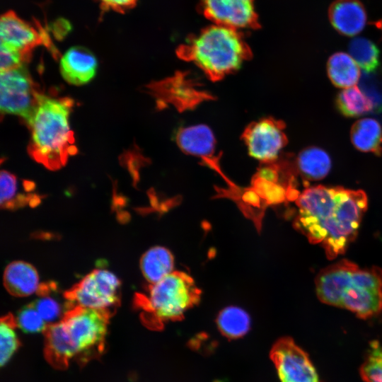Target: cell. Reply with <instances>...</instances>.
Instances as JSON below:
<instances>
[{
  "mask_svg": "<svg viewBox=\"0 0 382 382\" xmlns=\"http://www.w3.org/2000/svg\"><path fill=\"white\" fill-rule=\"evenodd\" d=\"M296 204V228L332 260L345 253L355 239L368 199L361 190L316 185L305 189Z\"/></svg>",
  "mask_w": 382,
  "mask_h": 382,
  "instance_id": "obj_1",
  "label": "cell"
},
{
  "mask_svg": "<svg viewBox=\"0 0 382 382\" xmlns=\"http://www.w3.org/2000/svg\"><path fill=\"white\" fill-rule=\"evenodd\" d=\"M316 291L323 303L347 309L358 318L382 317V270L342 260L321 270Z\"/></svg>",
  "mask_w": 382,
  "mask_h": 382,
  "instance_id": "obj_2",
  "label": "cell"
},
{
  "mask_svg": "<svg viewBox=\"0 0 382 382\" xmlns=\"http://www.w3.org/2000/svg\"><path fill=\"white\" fill-rule=\"evenodd\" d=\"M74 100L52 98L41 93L33 115L27 124L31 137L28 151L37 163L50 170L64 166L77 153L69 116Z\"/></svg>",
  "mask_w": 382,
  "mask_h": 382,
  "instance_id": "obj_3",
  "label": "cell"
},
{
  "mask_svg": "<svg viewBox=\"0 0 382 382\" xmlns=\"http://www.w3.org/2000/svg\"><path fill=\"white\" fill-rule=\"evenodd\" d=\"M177 53L212 80L237 70L251 55L250 47L237 30L219 25L202 30L182 45Z\"/></svg>",
  "mask_w": 382,
  "mask_h": 382,
  "instance_id": "obj_4",
  "label": "cell"
},
{
  "mask_svg": "<svg viewBox=\"0 0 382 382\" xmlns=\"http://www.w3.org/2000/svg\"><path fill=\"white\" fill-rule=\"evenodd\" d=\"M201 291L193 278L181 271H173L156 284H151L146 296L139 304L147 322L158 327L180 320L199 301Z\"/></svg>",
  "mask_w": 382,
  "mask_h": 382,
  "instance_id": "obj_5",
  "label": "cell"
},
{
  "mask_svg": "<svg viewBox=\"0 0 382 382\" xmlns=\"http://www.w3.org/2000/svg\"><path fill=\"white\" fill-rule=\"evenodd\" d=\"M67 311L80 307L111 312L120 303V281L112 272L96 269L64 293Z\"/></svg>",
  "mask_w": 382,
  "mask_h": 382,
  "instance_id": "obj_6",
  "label": "cell"
},
{
  "mask_svg": "<svg viewBox=\"0 0 382 382\" xmlns=\"http://www.w3.org/2000/svg\"><path fill=\"white\" fill-rule=\"evenodd\" d=\"M110 313L76 307L66 312L62 320L77 358L85 359L102 351Z\"/></svg>",
  "mask_w": 382,
  "mask_h": 382,
  "instance_id": "obj_7",
  "label": "cell"
},
{
  "mask_svg": "<svg viewBox=\"0 0 382 382\" xmlns=\"http://www.w3.org/2000/svg\"><path fill=\"white\" fill-rule=\"evenodd\" d=\"M39 93L24 65L1 72L0 109L2 115L19 116L28 124L36 108Z\"/></svg>",
  "mask_w": 382,
  "mask_h": 382,
  "instance_id": "obj_8",
  "label": "cell"
},
{
  "mask_svg": "<svg viewBox=\"0 0 382 382\" xmlns=\"http://www.w3.org/2000/svg\"><path fill=\"white\" fill-rule=\"evenodd\" d=\"M270 357L280 382H320L308 354L291 338L278 340Z\"/></svg>",
  "mask_w": 382,
  "mask_h": 382,
  "instance_id": "obj_9",
  "label": "cell"
},
{
  "mask_svg": "<svg viewBox=\"0 0 382 382\" xmlns=\"http://www.w3.org/2000/svg\"><path fill=\"white\" fill-rule=\"evenodd\" d=\"M284 123L272 118L250 124L243 132V141L249 155L258 161L271 163L287 144Z\"/></svg>",
  "mask_w": 382,
  "mask_h": 382,
  "instance_id": "obj_10",
  "label": "cell"
},
{
  "mask_svg": "<svg viewBox=\"0 0 382 382\" xmlns=\"http://www.w3.org/2000/svg\"><path fill=\"white\" fill-rule=\"evenodd\" d=\"M1 43L17 50L30 57L33 50L41 45L56 53L47 30L40 25L30 23L13 11L2 14L0 19Z\"/></svg>",
  "mask_w": 382,
  "mask_h": 382,
  "instance_id": "obj_11",
  "label": "cell"
},
{
  "mask_svg": "<svg viewBox=\"0 0 382 382\" xmlns=\"http://www.w3.org/2000/svg\"><path fill=\"white\" fill-rule=\"evenodd\" d=\"M202 9L215 25L236 30L260 27L254 0H202Z\"/></svg>",
  "mask_w": 382,
  "mask_h": 382,
  "instance_id": "obj_12",
  "label": "cell"
},
{
  "mask_svg": "<svg viewBox=\"0 0 382 382\" xmlns=\"http://www.w3.org/2000/svg\"><path fill=\"white\" fill-rule=\"evenodd\" d=\"M97 59L88 49L76 46L69 49L60 60V71L68 83L80 86L89 82L96 75Z\"/></svg>",
  "mask_w": 382,
  "mask_h": 382,
  "instance_id": "obj_13",
  "label": "cell"
},
{
  "mask_svg": "<svg viewBox=\"0 0 382 382\" xmlns=\"http://www.w3.org/2000/svg\"><path fill=\"white\" fill-rule=\"evenodd\" d=\"M328 17L332 27L349 37L359 34L365 27L366 12L359 0H336L330 6Z\"/></svg>",
  "mask_w": 382,
  "mask_h": 382,
  "instance_id": "obj_14",
  "label": "cell"
},
{
  "mask_svg": "<svg viewBox=\"0 0 382 382\" xmlns=\"http://www.w3.org/2000/svg\"><path fill=\"white\" fill-rule=\"evenodd\" d=\"M180 149L187 154L204 159L211 158L215 153L216 140L211 129L204 125L180 128L175 135Z\"/></svg>",
  "mask_w": 382,
  "mask_h": 382,
  "instance_id": "obj_15",
  "label": "cell"
},
{
  "mask_svg": "<svg viewBox=\"0 0 382 382\" xmlns=\"http://www.w3.org/2000/svg\"><path fill=\"white\" fill-rule=\"evenodd\" d=\"M4 284L13 296L24 297L37 293L40 284L35 268L23 261L11 262L4 273Z\"/></svg>",
  "mask_w": 382,
  "mask_h": 382,
  "instance_id": "obj_16",
  "label": "cell"
},
{
  "mask_svg": "<svg viewBox=\"0 0 382 382\" xmlns=\"http://www.w3.org/2000/svg\"><path fill=\"white\" fill-rule=\"evenodd\" d=\"M45 332L46 357L52 364L62 367L77 358L62 320L49 325Z\"/></svg>",
  "mask_w": 382,
  "mask_h": 382,
  "instance_id": "obj_17",
  "label": "cell"
},
{
  "mask_svg": "<svg viewBox=\"0 0 382 382\" xmlns=\"http://www.w3.org/2000/svg\"><path fill=\"white\" fill-rule=\"evenodd\" d=\"M140 267L146 281L154 284L174 271V257L166 248L154 246L142 255Z\"/></svg>",
  "mask_w": 382,
  "mask_h": 382,
  "instance_id": "obj_18",
  "label": "cell"
},
{
  "mask_svg": "<svg viewBox=\"0 0 382 382\" xmlns=\"http://www.w3.org/2000/svg\"><path fill=\"white\" fill-rule=\"evenodd\" d=\"M350 136L357 149L377 156L381 154L382 128L375 119L363 118L357 121L352 127Z\"/></svg>",
  "mask_w": 382,
  "mask_h": 382,
  "instance_id": "obj_19",
  "label": "cell"
},
{
  "mask_svg": "<svg viewBox=\"0 0 382 382\" xmlns=\"http://www.w3.org/2000/svg\"><path fill=\"white\" fill-rule=\"evenodd\" d=\"M327 71L330 80L338 88L354 86L360 80L359 66L345 52H337L330 57Z\"/></svg>",
  "mask_w": 382,
  "mask_h": 382,
  "instance_id": "obj_20",
  "label": "cell"
},
{
  "mask_svg": "<svg viewBox=\"0 0 382 382\" xmlns=\"http://www.w3.org/2000/svg\"><path fill=\"white\" fill-rule=\"evenodd\" d=\"M296 166L304 179L319 180L324 178L330 172L331 160L323 149L309 146L299 153L296 158Z\"/></svg>",
  "mask_w": 382,
  "mask_h": 382,
  "instance_id": "obj_21",
  "label": "cell"
},
{
  "mask_svg": "<svg viewBox=\"0 0 382 382\" xmlns=\"http://www.w3.org/2000/svg\"><path fill=\"white\" fill-rule=\"evenodd\" d=\"M216 324L223 335L236 339L248 332L250 326V318L243 308L231 306L220 311L216 318Z\"/></svg>",
  "mask_w": 382,
  "mask_h": 382,
  "instance_id": "obj_22",
  "label": "cell"
},
{
  "mask_svg": "<svg viewBox=\"0 0 382 382\" xmlns=\"http://www.w3.org/2000/svg\"><path fill=\"white\" fill-rule=\"evenodd\" d=\"M335 104L345 117H357L373 111L371 101L357 86L345 88L337 96Z\"/></svg>",
  "mask_w": 382,
  "mask_h": 382,
  "instance_id": "obj_23",
  "label": "cell"
},
{
  "mask_svg": "<svg viewBox=\"0 0 382 382\" xmlns=\"http://www.w3.org/2000/svg\"><path fill=\"white\" fill-rule=\"evenodd\" d=\"M348 51L364 73L375 72L379 65V50L373 42L364 37L353 38Z\"/></svg>",
  "mask_w": 382,
  "mask_h": 382,
  "instance_id": "obj_24",
  "label": "cell"
},
{
  "mask_svg": "<svg viewBox=\"0 0 382 382\" xmlns=\"http://www.w3.org/2000/svg\"><path fill=\"white\" fill-rule=\"evenodd\" d=\"M55 286L40 285L37 294L40 296L32 304L40 314L42 318L47 324H53L61 317L63 318V308L59 301L49 295L53 291Z\"/></svg>",
  "mask_w": 382,
  "mask_h": 382,
  "instance_id": "obj_25",
  "label": "cell"
},
{
  "mask_svg": "<svg viewBox=\"0 0 382 382\" xmlns=\"http://www.w3.org/2000/svg\"><path fill=\"white\" fill-rule=\"evenodd\" d=\"M15 318L6 316L1 318L0 324V364L6 365L18 348L19 341L16 331Z\"/></svg>",
  "mask_w": 382,
  "mask_h": 382,
  "instance_id": "obj_26",
  "label": "cell"
},
{
  "mask_svg": "<svg viewBox=\"0 0 382 382\" xmlns=\"http://www.w3.org/2000/svg\"><path fill=\"white\" fill-rule=\"evenodd\" d=\"M364 382H382V344L374 340L369 343L364 361L360 368Z\"/></svg>",
  "mask_w": 382,
  "mask_h": 382,
  "instance_id": "obj_27",
  "label": "cell"
},
{
  "mask_svg": "<svg viewBox=\"0 0 382 382\" xmlns=\"http://www.w3.org/2000/svg\"><path fill=\"white\" fill-rule=\"evenodd\" d=\"M15 323L16 327L28 334L45 331L48 325L32 303L24 306L18 311Z\"/></svg>",
  "mask_w": 382,
  "mask_h": 382,
  "instance_id": "obj_28",
  "label": "cell"
},
{
  "mask_svg": "<svg viewBox=\"0 0 382 382\" xmlns=\"http://www.w3.org/2000/svg\"><path fill=\"white\" fill-rule=\"evenodd\" d=\"M359 88L371 101L373 112H382V77L375 72L364 73L359 80Z\"/></svg>",
  "mask_w": 382,
  "mask_h": 382,
  "instance_id": "obj_29",
  "label": "cell"
},
{
  "mask_svg": "<svg viewBox=\"0 0 382 382\" xmlns=\"http://www.w3.org/2000/svg\"><path fill=\"white\" fill-rule=\"evenodd\" d=\"M17 190L16 178L6 170H1L0 176V201L2 207H11L16 201H18L16 197Z\"/></svg>",
  "mask_w": 382,
  "mask_h": 382,
  "instance_id": "obj_30",
  "label": "cell"
},
{
  "mask_svg": "<svg viewBox=\"0 0 382 382\" xmlns=\"http://www.w3.org/2000/svg\"><path fill=\"white\" fill-rule=\"evenodd\" d=\"M1 72L19 68L29 59V57L20 51L1 43L0 47Z\"/></svg>",
  "mask_w": 382,
  "mask_h": 382,
  "instance_id": "obj_31",
  "label": "cell"
},
{
  "mask_svg": "<svg viewBox=\"0 0 382 382\" xmlns=\"http://www.w3.org/2000/svg\"><path fill=\"white\" fill-rule=\"evenodd\" d=\"M103 11L125 13L134 8L138 0H97Z\"/></svg>",
  "mask_w": 382,
  "mask_h": 382,
  "instance_id": "obj_32",
  "label": "cell"
}]
</instances>
